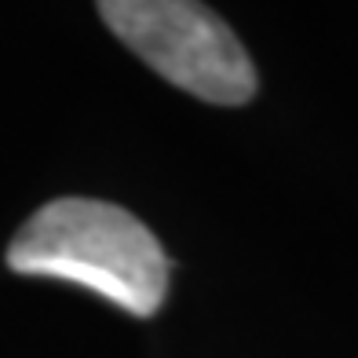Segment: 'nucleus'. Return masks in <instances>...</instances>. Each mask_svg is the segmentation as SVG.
Returning a JSON list of instances; mask_svg holds the SVG:
<instances>
[{"mask_svg": "<svg viewBox=\"0 0 358 358\" xmlns=\"http://www.w3.org/2000/svg\"><path fill=\"white\" fill-rule=\"evenodd\" d=\"M103 22L176 88L216 106H245L256 66L216 11L194 0H103Z\"/></svg>", "mask_w": 358, "mask_h": 358, "instance_id": "nucleus-2", "label": "nucleus"}, {"mask_svg": "<svg viewBox=\"0 0 358 358\" xmlns=\"http://www.w3.org/2000/svg\"><path fill=\"white\" fill-rule=\"evenodd\" d=\"M8 267L34 278L88 285L136 318H150L169 292L161 241L121 205L59 198L37 208L8 245Z\"/></svg>", "mask_w": 358, "mask_h": 358, "instance_id": "nucleus-1", "label": "nucleus"}]
</instances>
